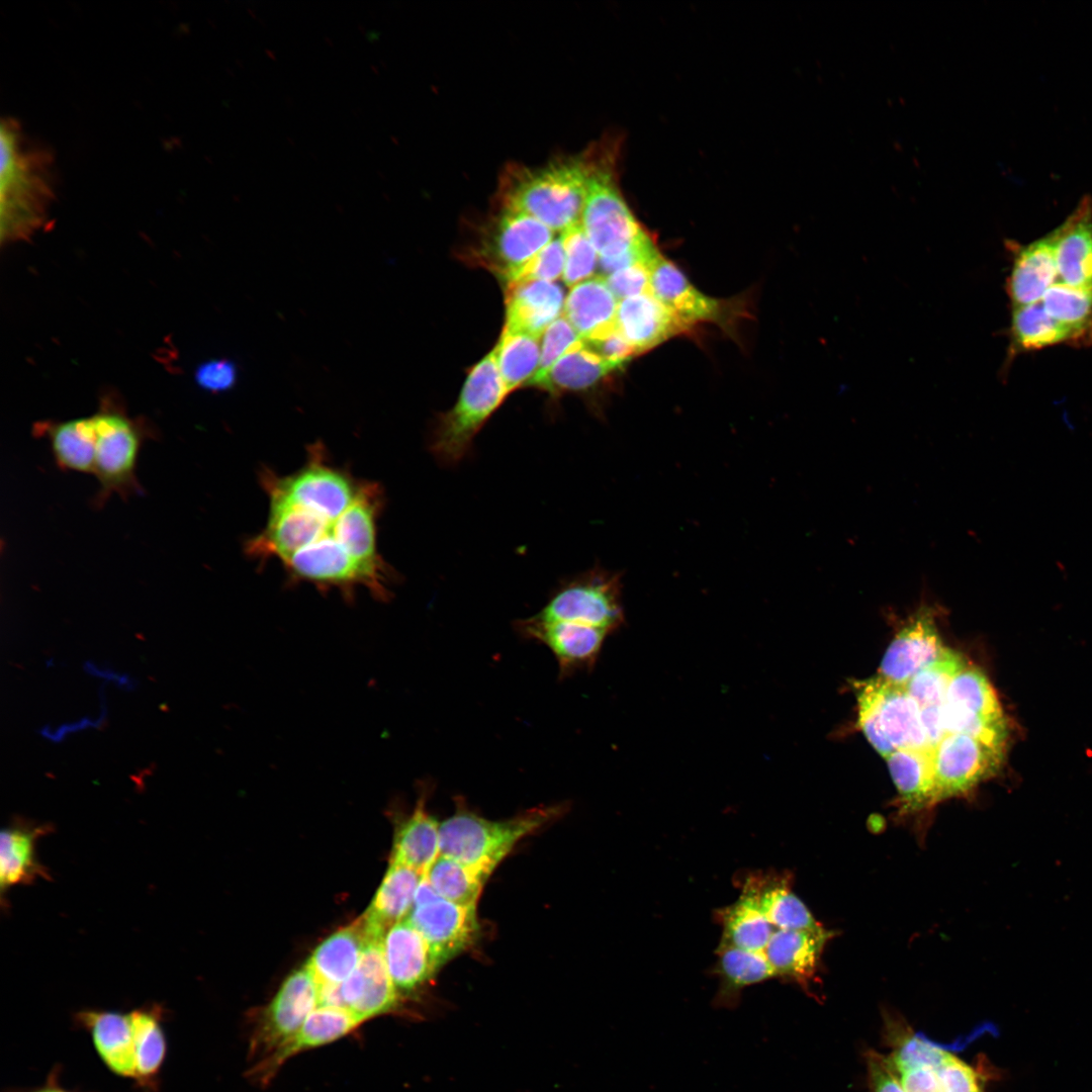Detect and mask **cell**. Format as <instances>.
Masks as SVG:
<instances>
[{
  "mask_svg": "<svg viewBox=\"0 0 1092 1092\" xmlns=\"http://www.w3.org/2000/svg\"><path fill=\"white\" fill-rule=\"evenodd\" d=\"M560 238L565 255L564 283L572 287L592 278L599 264V255L581 223L564 231Z\"/></svg>",
  "mask_w": 1092,
  "mask_h": 1092,
  "instance_id": "ee69618b",
  "label": "cell"
},
{
  "mask_svg": "<svg viewBox=\"0 0 1092 1092\" xmlns=\"http://www.w3.org/2000/svg\"><path fill=\"white\" fill-rule=\"evenodd\" d=\"M934 606L922 604L889 645L881 662L883 678L905 686L945 649L940 640Z\"/></svg>",
  "mask_w": 1092,
  "mask_h": 1092,
  "instance_id": "2e32d148",
  "label": "cell"
},
{
  "mask_svg": "<svg viewBox=\"0 0 1092 1092\" xmlns=\"http://www.w3.org/2000/svg\"><path fill=\"white\" fill-rule=\"evenodd\" d=\"M621 369L588 350L581 339L574 343L532 386L552 394L586 390Z\"/></svg>",
  "mask_w": 1092,
  "mask_h": 1092,
  "instance_id": "8d00e7d4",
  "label": "cell"
},
{
  "mask_svg": "<svg viewBox=\"0 0 1092 1092\" xmlns=\"http://www.w3.org/2000/svg\"><path fill=\"white\" fill-rule=\"evenodd\" d=\"M608 286L620 300L651 293L649 267L637 263L605 277Z\"/></svg>",
  "mask_w": 1092,
  "mask_h": 1092,
  "instance_id": "681fc988",
  "label": "cell"
},
{
  "mask_svg": "<svg viewBox=\"0 0 1092 1092\" xmlns=\"http://www.w3.org/2000/svg\"><path fill=\"white\" fill-rule=\"evenodd\" d=\"M508 395L492 350L471 368L455 405L438 417L429 445L436 460L447 466L459 463Z\"/></svg>",
  "mask_w": 1092,
  "mask_h": 1092,
  "instance_id": "5b68a950",
  "label": "cell"
},
{
  "mask_svg": "<svg viewBox=\"0 0 1092 1092\" xmlns=\"http://www.w3.org/2000/svg\"><path fill=\"white\" fill-rule=\"evenodd\" d=\"M476 909L457 905L440 897L435 890H428L414 901L406 919L427 940L442 967L477 938Z\"/></svg>",
  "mask_w": 1092,
  "mask_h": 1092,
  "instance_id": "5bb4252c",
  "label": "cell"
},
{
  "mask_svg": "<svg viewBox=\"0 0 1092 1092\" xmlns=\"http://www.w3.org/2000/svg\"><path fill=\"white\" fill-rule=\"evenodd\" d=\"M424 876L405 864L390 861L371 905L361 916L372 939L382 940L391 926L407 918Z\"/></svg>",
  "mask_w": 1092,
  "mask_h": 1092,
  "instance_id": "83f0119b",
  "label": "cell"
},
{
  "mask_svg": "<svg viewBox=\"0 0 1092 1092\" xmlns=\"http://www.w3.org/2000/svg\"><path fill=\"white\" fill-rule=\"evenodd\" d=\"M554 232L536 218L499 207L462 252L471 265L483 267L506 285L554 239Z\"/></svg>",
  "mask_w": 1092,
  "mask_h": 1092,
  "instance_id": "ba28073f",
  "label": "cell"
},
{
  "mask_svg": "<svg viewBox=\"0 0 1092 1092\" xmlns=\"http://www.w3.org/2000/svg\"><path fill=\"white\" fill-rule=\"evenodd\" d=\"M194 380L203 390L212 393L226 391L237 383V365L225 358L207 360L196 367Z\"/></svg>",
  "mask_w": 1092,
  "mask_h": 1092,
  "instance_id": "c3c4849f",
  "label": "cell"
},
{
  "mask_svg": "<svg viewBox=\"0 0 1092 1092\" xmlns=\"http://www.w3.org/2000/svg\"><path fill=\"white\" fill-rule=\"evenodd\" d=\"M935 1071L943 1092H982L974 1070L951 1054Z\"/></svg>",
  "mask_w": 1092,
  "mask_h": 1092,
  "instance_id": "f907efd6",
  "label": "cell"
},
{
  "mask_svg": "<svg viewBox=\"0 0 1092 1092\" xmlns=\"http://www.w3.org/2000/svg\"><path fill=\"white\" fill-rule=\"evenodd\" d=\"M621 589L620 574L595 568L562 583L536 615L610 633L624 622Z\"/></svg>",
  "mask_w": 1092,
  "mask_h": 1092,
  "instance_id": "8fae6325",
  "label": "cell"
},
{
  "mask_svg": "<svg viewBox=\"0 0 1092 1092\" xmlns=\"http://www.w3.org/2000/svg\"><path fill=\"white\" fill-rule=\"evenodd\" d=\"M946 733L970 735L1006 754L1009 720L987 675L977 667H965L950 681L943 704Z\"/></svg>",
  "mask_w": 1092,
  "mask_h": 1092,
  "instance_id": "30bf717a",
  "label": "cell"
},
{
  "mask_svg": "<svg viewBox=\"0 0 1092 1092\" xmlns=\"http://www.w3.org/2000/svg\"><path fill=\"white\" fill-rule=\"evenodd\" d=\"M34 1092H67V1091H64V1090H62V1089H60L58 1087H52V1086L49 1087L48 1086L46 1088L39 1089V1090L34 1091Z\"/></svg>",
  "mask_w": 1092,
  "mask_h": 1092,
  "instance_id": "11a10c76",
  "label": "cell"
},
{
  "mask_svg": "<svg viewBox=\"0 0 1092 1092\" xmlns=\"http://www.w3.org/2000/svg\"><path fill=\"white\" fill-rule=\"evenodd\" d=\"M429 784H422L414 811L397 826L390 861L425 875L440 855V823L426 809Z\"/></svg>",
  "mask_w": 1092,
  "mask_h": 1092,
  "instance_id": "4dcf8cb0",
  "label": "cell"
},
{
  "mask_svg": "<svg viewBox=\"0 0 1092 1092\" xmlns=\"http://www.w3.org/2000/svg\"><path fill=\"white\" fill-rule=\"evenodd\" d=\"M749 881L756 891L765 916L776 929H815L822 926L793 892L790 877L752 876Z\"/></svg>",
  "mask_w": 1092,
  "mask_h": 1092,
  "instance_id": "74e56055",
  "label": "cell"
},
{
  "mask_svg": "<svg viewBox=\"0 0 1092 1092\" xmlns=\"http://www.w3.org/2000/svg\"><path fill=\"white\" fill-rule=\"evenodd\" d=\"M900 1075L905 1092H943L935 1070L913 1068L900 1071Z\"/></svg>",
  "mask_w": 1092,
  "mask_h": 1092,
  "instance_id": "db71d44e",
  "label": "cell"
},
{
  "mask_svg": "<svg viewBox=\"0 0 1092 1092\" xmlns=\"http://www.w3.org/2000/svg\"><path fill=\"white\" fill-rule=\"evenodd\" d=\"M344 1006L362 1022L395 1009L398 992L387 971L382 940H370L352 975L341 985Z\"/></svg>",
  "mask_w": 1092,
  "mask_h": 1092,
  "instance_id": "d6986e66",
  "label": "cell"
},
{
  "mask_svg": "<svg viewBox=\"0 0 1092 1092\" xmlns=\"http://www.w3.org/2000/svg\"><path fill=\"white\" fill-rule=\"evenodd\" d=\"M1041 304L1071 333L1074 344H1092V289L1056 282L1044 293Z\"/></svg>",
  "mask_w": 1092,
  "mask_h": 1092,
  "instance_id": "ab89813d",
  "label": "cell"
},
{
  "mask_svg": "<svg viewBox=\"0 0 1092 1092\" xmlns=\"http://www.w3.org/2000/svg\"><path fill=\"white\" fill-rule=\"evenodd\" d=\"M652 295L688 330L700 323H723L727 302L696 289L682 272L659 253L649 266Z\"/></svg>",
  "mask_w": 1092,
  "mask_h": 1092,
  "instance_id": "ac0fdd59",
  "label": "cell"
},
{
  "mask_svg": "<svg viewBox=\"0 0 1092 1092\" xmlns=\"http://www.w3.org/2000/svg\"><path fill=\"white\" fill-rule=\"evenodd\" d=\"M560 285L544 280H526L506 285L504 329L541 337L559 317L563 307Z\"/></svg>",
  "mask_w": 1092,
  "mask_h": 1092,
  "instance_id": "cb8c5ba5",
  "label": "cell"
},
{
  "mask_svg": "<svg viewBox=\"0 0 1092 1092\" xmlns=\"http://www.w3.org/2000/svg\"><path fill=\"white\" fill-rule=\"evenodd\" d=\"M1 241L32 235L42 226L55 200L54 157L33 144L12 117L1 120Z\"/></svg>",
  "mask_w": 1092,
  "mask_h": 1092,
  "instance_id": "7a4b0ae2",
  "label": "cell"
},
{
  "mask_svg": "<svg viewBox=\"0 0 1092 1092\" xmlns=\"http://www.w3.org/2000/svg\"><path fill=\"white\" fill-rule=\"evenodd\" d=\"M1014 251L1006 281L1012 306L1038 302L1058 277L1053 233Z\"/></svg>",
  "mask_w": 1092,
  "mask_h": 1092,
  "instance_id": "484cf974",
  "label": "cell"
},
{
  "mask_svg": "<svg viewBox=\"0 0 1092 1092\" xmlns=\"http://www.w3.org/2000/svg\"><path fill=\"white\" fill-rule=\"evenodd\" d=\"M968 664L960 653L945 648L931 663L919 670L906 685L916 702L929 744L933 747L946 734L943 704L952 678Z\"/></svg>",
  "mask_w": 1092,
  "mask_h": 1092,
  "instance_id": "603a6c76",
  "label": "cell"
},
{
  "mask_svg": "<svg viewBox=\"0 0 1092 1092\" xmlns=\"http://www.w3.org/2000/svg\"><path fill=\"white\" fill-rule=\"evenodd\" d=\"M455 801L454 814L440 823V854L486 879L522 838L566 809L565 804L540 806L508 819L489 820L469 810L462 798Z\"/></svg>",
  "mask_w": 1092,
  "mask_h": 1092,
  "instance_id": "277c9868",
  "label": "cell"
},
{
  "mask_svg": "<svg viewBox=\"0 0 1092 1092\" xmlns=\"http://www.w3.org/2000/svg\"><path fill=\"white\" fill-rule=\"evenodd\" d=\"M527 639L547 646L558 664L559 678L589 670L596 663L608 631L586 625L545 620L537 615L516 622Z\"/></svg>",
  "mask_w": 1092,
  "mask_h": 1092,
  "instance_id": "9a60e30c",
  "label": "cell"
},
{
  "mask_svg": "<svg viewBox=\"0 0 1092 1092\" xmlns=\"http://www.w3.org/2000/svg\"><path fill=\"white\" fill-rule=\"evenodd\" d=\"M372 939L363 918L327 937L313 950L307 968L318 983L341 985L356 970L366 944Z\"/></svg>",
  "mask_w": 1092,
  "mask_h": 1092,
  "instance_id": "d6a6232c",
  "label": "cell"
},
{
  "mask_svg": "<svg viewBox=\"0 0 1092 1092\" xmlns=\"http://www.w3.org/2000/svg\"><path fill=\"white\" fill-rule=\"evenodd\" d=\"M564 262L565 255L562 240L560 237L555 238L546 245L524 267L518 277L510 283L526 280H544L553 282L563 274Z\"/></svg>",
  "mask_w": 1092,
  "mask_h": 1092,
  "instance_id": "7dc6e473",
  "label": "cell"
},
{
  "mask_svg": "<svg viewBox=\"0 0 1092 1092\" xmlns=\"http://www.w3.org/2000/svg\"><path fill=\"white\" fill-rule=\"evenodd\" d=\"M269 499L264 529L245 545L258 562L277 560L291 582L338 589L346 599L358 587L389 599L395 573L377 548L381 486L337 466L324 445L308 447L306 462L288 475L260 473Z\"/></svg>",
  "mask_w": 1092,
  "mask_h": 1092,
  "instance_id": "6da1fadb",
  "label": "cell"
},
{
  "mask_svg": "<svg viewBox=\"0 0 1092 1092\" xmlns=\"http://www.w3.org/2000/svg\"><path fill=\"white\" fill-rule=\"evenodd\" d=\"M1052 233L1061 282L1092 289V198L1083 196L1072 213Z\"/></svg>",
  "mask_w": 1092,
  "mask_h": 1092,
  "instance_id": "7402d4cb",
  "label": "cell"
},
{
  "mask_svg": "<svg viewBox=\"0 0 1092 1092\" xmlns=\"http://www.w3.org/2000/svg\"><path fill=\"white\" fill-rule=\"evenodd\" d=\"M717 915L723 930L720 945L763 951L777 930L765 916L749 879L739 898Z\"/></svg>",
  "mask_w": 1092,
  "mask_h": 1092,
  "instance_id": "e575fe53",
  "label": "cell"
},
{
  "mask_svg": "<svg viewBox=\"0 0 1092 1092\" xmlns=\"http://www.w3.org/2000/svg\"><path fill=\"white\" fill-rule=\"evenodd\" d=\"M858 725L884 757L898 749L931 746L919 708L905 686L877 675L856 687Z\"/></svg>",
  "mask_w": 1092,
  "mask_h": 1092,
  "instance_id": "52a82bcc",
  "label": "cell"
},
{
  "mask_svg": "<svg viewBox=\"0 0 1092 1092\" xmlns=\"http://www.w3.org/2000/svg\"><path fill=\"white\" fill-rule=\"evenodd\" d=\"M894 1066L889 1060L875 1055L869 1059V1072L873 1092H905L901 1082L894 1074Z\"/></svg>",
  "mask_w": 1092,
  "mask_h": 1092,
  "instance_id": "f5cc1de1",
  "label": "cell"
},
{
  "mask_svg": "<svg viewBox=\"0 0 1092 1092\" xmlns=\"http://www.w3.org/2000/svg\"><path fill=\"white\" fill-rule=\"evenodd\" d=\"M619 299L605 277L594 276L571 287L562 315L581 340L594 339L617 328Z\"/></svg>",
  "mask_w": 1092,
  "mask_h": 1092,
  "instance_id": "f546056e",
  "label": "cell"
},
{
  "mask_svg": "<svg viewBox=\"0 0 1092 1092\" xmlns=\"http://www.w3.org/2000/svg\"><path fill=\"white\" fill-rule=\"evenodd\" d=\"M382 949L388 974L398 993L419 989L441 968L427 940L407 919L386 931Z\"/></svg>",
  "mask_w": 1092,
  "mask_h": 1092,
  "instance_id": "44dd1931",
  "label": "cell"
},
{
  "mask_svg": "<svg viewBox=\"0 0 1092 1092\" xmlns=\"http://www.w3.org/2000/svg\"><path fill=\"white\" fill-rule=\"evenodd\" d=\"M833 933L815 929H777L763 953L776 978L792 981L809 990L818 979L821 957Z\"/></svg>",
  "mask_w": 1092,
  "mask_h": 1092,
  "instance_id": "ffe728a7",
  "label": "cell"
},
{
  "mask_svg": "<svg viewBox=\"0 0 1092 1092\" xmlns=\"http://www.w3.org/2000/svg\"><path fill=\"white\" fill-rule=\"evenodd\" d=\"M51 831L48 824L21 818L2 829L0 835V889L2 895L19 885L49 879L47 868L36 855L37 840Z\"/></svg>",
  "mask_w": 1092,
  "mask_h": 1092,
  "instance_id": "d4e9b609",
  "label": "cell"
},
{
  "mask_svg": "<svg viewBox=\"0 0 1092 1092\" xmlns=\"http://www.w3.org/2000/svg\"><path fill=\"white\" fill-rule=\"evenodd\" d=\"M1005 753L963 733H946L933 746L935 802L971 792L1001 768Z\"/></svg>",
  "mask_w": 1092,
  "mask_h": 1092,
  "instance_id": "7c38bea8",
  "label": "cell"
},
{
  "mask_svg": "<svg viewBox=\"0 0 1092 1092\" xmlns=\"http://www.w3.org/2000/svg\"><path fill=\"white\" fill-rule=\"evenodd\" d=\"M885 758L899 793L900 814H917L936 805L932 746L898 749Z\"/></svg>",
  "mask_w": 1092,
  "mask_h": 1092,
  "instance_id": "f1b7e54d",
  "label": "cell"
},
{
  "mask_svg": "<svg viewBox=\"0 0 1092 1092\" xmlns=\"http://www.w3.org/2000/svg\"><path fill=\"white\" fill-rule=\"evenodd\" d=\"M594 151L544 166L510 167L499 186V207L528 214L553 232L580 223Z\"/></svg>",
  "mask_w": 1092,
  "mask_h": 1092,
  "instance_id": "3957f363",
  "label": "cell"
},
{
  "mask_svg": "<svg viewBox=\"0 0 1092 1092\" xmlns=\"http://www.w3.org/2000/svg\"><path fill=\"white\" fill-rule=\"evenodd\" d=\"M713 974L719 985L713 1004L718 1008L734 1009L745 988L776 978L763 951L720 945Z\"/></svg>",
  "mask_w": 1092,
  "mask_h": 1092,
  "instance_id": "1f68e13d",
  "label": "cell"
},
{
  "mask_svg": "<svg viewBox=\"0 0 1092 1092\" xmlns=\"http://www.w3.org/2000/svg\"><path fill=\"white\" fill-rule=\"evenodd\" d=\"M540 338L522 332L503 330L493 349L507 391L528 385L540 362Z\"/></svg>",
  "mask_w": 1092,
  "mask_h": 1092,
  "instance_id": "60d3db41",
  "label": "cell"
},
{
  "mask_svg": "<svg viewBox=\"0 0 1092 1092\" xmlns=\"http://www.w3.org/2000/svg\"><path fill=\"white\" fill-rule=\"evenodd\" d=\"M92 418L95 427L93 474L99 483L94 507L102 508L112 494L126 500L130 495L143 493L135 469L147 433L138 423L114 410H101Z\"/></svg>",
  "mask_w": 1092,
  "mask_h": 1092,
  "instance_id": "9c48e42d",
  "label": "cell"
},
{
  "mask_svg": "<svg viewBox=\"0 0 1092 1092\" xmlns=\"http://www.w3.org/2000/svg\"><path fill=\"white\" fill-rule=\"evenodd\" d=\"M318 992L320 983L306 965L292 972L258 1018L252 1054L266 1056L291 1037L318 1006Z\"/></svg>",
  "mask_w": 1092,
  "mask_h": 1092,
  "instance_id": "4fadbf2b",
  "label": "cell"
},
{
  "mask_svg": "<svg viewBox=\"0 0 1092 1092\" xmlns=\"http://www.w3.org/2000/svg\"><path fill=\"white\" fill-rule=\"evenodd\" d=\"M614 152H595L581 225L600 256L616 259L653 242L623 198Z\"/></svg>",
  "mask_w": 1092,
  "mask_h": 1092,
  "instance_id": "8992f818",
  "label": "cell"
},
{
  "mask_svg": "<svg viewBox=\"0 0 1092 1092\" xmlns=\"http://www.w3.org/2000/svg\"><path fill=\"white\" fill-rule=\"evenodd\" d=\"M947 1055V1052L924 1041L922 1038L912 1037L899 1046L894 1053L891 1063L895 1070L899 1072L913 1068L936 1070Z\"/></svg>",
  "mask_w": 1092,
  "mask_h": 1092,
  "instance_id": "bcb514c9",
  "label": "cell"
},
{
  "mask_svg": "<svg viewBox=\"0 0 1092 1092\" xmlns=\"http://www.w3.org/2000/svg\"><path fill=\"white\" fill-rule=\"evenodd\" d=\"M81 1023L88 1027L97 1053L115 1074L135 1078L133 1029L130 1013L84 1011Z\"/></svg>",
  "mask_w": 1092,
  "mask_h": 1092,
  "instance_id": "836d02e7",
  "label": "cell"
},
{
  "mask_svg": "<svg viewBox=\"0 0 1092 1092\" xmlns=\"http://www.w3.org/2000/svg\"><path fill=\"white\" fill-rule=\"evenodd\" d=\"M435 892L445 900L477 907L487 879L465 864L440 854L425 874Z\"/></svg>",
  "mask_w": 1092,
  "mask_h": 1092,
  "instance_id": "b9f144b4",
  "label": "cell"
},
{
  "mask_svg": "<svg viewBox=\"0 0 1092 1092\" xmlns=\"http://www.w3.org/2000/svg\"><path fill=\"white\" fill-rule=\"evenodd\" d=\"M581 341L588 350L620 368L637 355L617 328L598 338Z\"/></svg>",
  "mask_w": 1092,
  "mask_h": 1092,
  "instance_id": "816d5d0a",
  "label": "cell"
},
{
  "mask_svg": "<svg viewBox=\"0 0 1092 1092\" xmlns=\"http://www.w3.org/2000/svg\"><path fill=\"white\" fill-rule=\"evenodd\" d=\"M161 1010L155 1006L130 1012L135 1060V1078L148 1081L158 1073L165 1057L166 1042L161 1027Z\"/></svg>",
  "mask_w": 1092,
  "mask_h": 1092,
  "instance_id": "7bdbcfd3",
  "label": "cell"
},
{
  "mask_svg": "<svg viewBox=\"0 0 1092 1092\" xmlns=\"http://www.w3.org/2000/svg\"><path fill=\"white\" fill-rule=\"evenodd\" d=\"M616 325L637 355L689 332L652 293L620 300Z\"/></svg>",
  "mask_w": 1092,
  "mask_h": 1092,
  "instance_id": "4316f807",
  "label": "cell"
},
{
  "mask_svg": "<svg viewBox=\"0 0 1092 1092\" xmlns=\"http://www.w3.org/2000/svg\"><path fill=\"white\" fill-rule=\"evenodd\" d=\"M36 435L47 437L58 467L81 473H94L95 427L92 416L39 424Z\"/></svg>",
  "mask_w": 1092,
  "mask_h": 1092,
  "instance_id": "d590c367",
  "label": "cell"
},
{
  "mask_svg": "<svg viewBox=\"0 0 1092 1092\" xmlns=\"http://www.w3.org/2000/svg\"><path fill=\"white\" fill-rule=\"evenodd\" d=\"M579 340L580 337L565 316L555 320L543 333L539 366L528 386H532L542 378L553 364Z\"/></svg>",
  "mask_w": 1092,
  "mask_h": 1092,
  "instance_id": "f6af8a7d",
  "label": "cell"
},
{
  "mask_svg": "<svg viewBox=\"0 0 1092 1092\" xmlns=\"http://www.w3.org/2000/svg\"><path fill=\"white\" fill-rule=\"evenodd\" d=\"M1009 332V356L1062 343L1074 344L1071 333L1045 312L1041 300L1013 307Z\"/></svg>",
  "mask_w": 1092,
  "mask_h": 1092,
  "instance_id": "f35d334b",
  "label": "cell"
},
{
  "mask_svg": "<svg viewBox=\"0 0 1092 1092\" xmlns=\"http://www.w3.org/2000/svg\"><path fill=\"white\" fill-rule=\"evenodd\" d=\"M362 1023L345 1007L317 1006L291 1037L254 1066L251 1078L259 1084H267L290 1058L331 1043L349 1034Z\"/></svg>",
  "mask_w": 1092,
  "mask_h": 1092,
  "instance_id": "e0dca14e",
  "label": "cell"
}]
</instances>
